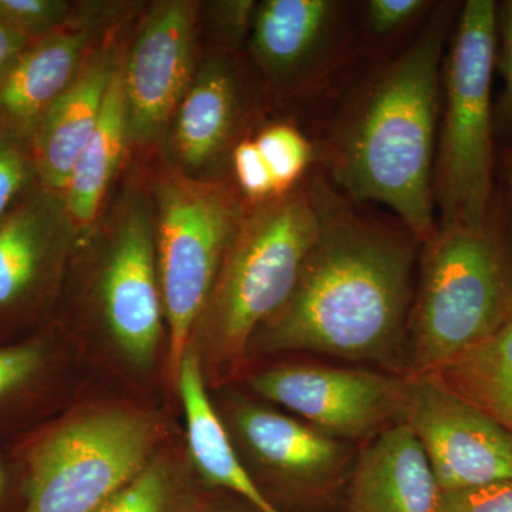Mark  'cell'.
Instances as JSON below:
<instances>
[{
  "label": "cell",
  "instance_id": "6da1fadb",
  "mask_svg": "<svg viewBox=\"0 0 512 512\" xmlns=\"http://www.w3.org/2000/svg\"><path fill=\"white\" fill-rule=\"evenodd\" d=\"M308 187L318 235L291 296L259 328L251 349L375 363L406 375L419 239L403 225L356 211L325 171Z\"/></svg>",
  "mask_w": 512,
  "mask_h": 512
},
{
  "label": "cell",
  "instance_id": "7a4b0ae2",
  "mask_svg": "<svg viewBox=\"0 0 512 512\" xmlns=\"http://www.w3.org/2000/svg\"><path fill=\"white\" fill-rule=\"evenodd\" d=\"M451 16V6H440L416 42L370 84L328 165L329 180L346 198L387 205L420 244L437 228L433 161Z\"/></svg>",
  "mask_w": 512,
  "mask_h": 512
},
{
  "label": "cell",
  "instance_id": "3957f363",
  "mask_svg": "<svg viewBox=\"0 0 512 512\" xmlns=\"http://www.w3.org/2000/svg\"><path fill=\"white\" fill-rule=\"evenodd\" d=\"M406 375H429L480 345L512 311V238L497 205L483 227H437L421 244Z\"/></svg>",
  "mask_w": 512,
  "mask_h": 512
},
{
  "label": "cell",
  "instance_id": "277c9868",
  "mask_svg": "<svg viewBox=\"0 0 512 512\" xmlns=\"http://www.w3.org/2000/svg\"><path fill=\"white\" fill-rule=\"evenodd\" d=\"M316 235L308 185L245 214L200 319L212 367L241 366L256 332L291 296Z\"/></svg>",
  "mask_w": 512,
  "mask_h": 512
},
{
  "label": "cell",
  "instance_id": "5b68a950",
  "mask_svg": "<svg viewBox=\"0 0 512 512\" xmlns=\"http://www.w3.org/2000/svg\"><path fill=\"white\" fill-rule=\"evenodd\" d=\"M497 2L468 0L443 64L444 114L434 170L437 227H483L495 210L491 84Z\"/></svg>",
  "mask_w": 512,
  "mask_h": 512
},
{
  "label": "cell",
  "instance_id": "8992f818",
  "mask_svg": "<svg viewBox=\"0 0 512 512\" xmlns=\"http://www.w3.org/2000/svg\"><path fill=\"white\" fill-rule=\"evenodd\" d=\"M157 202L158 278L170 330L168 362L177 377L192 328L200 322L245 212L224 184L184 175L165 178Z\"/></svg>",
  "mask_w": 512,
  "mask_h": 512
},
{
  "label": "cell",
  "instance_id": "52a82bcc",
  "mask_svg": "<svg viewBox=\"0 0 512 512\" xmlns=\"http://www.w3.org/2000/svg\"><path fill=\"white\" fill-rule=\"evenodd\" d=\"M147 414L107 410L70 421L30 457L20 512H97L148 466L158 441Z\"/></svg>",
  "mask_w": 512,
  "mask_h": 512
},
{
  "label": "cell",
  "instance_id": "ba28073f",
  "mask_svg": "<svg viewBox=\"0 0 512 512\" xmlns=\"http://www.w3.org/2000/svg\"><path fill=\"white\" fill-rule=\"evenodd\" d=\"M409 386L402 373L312 363L271 367L251 379L262 399L350 444L403 421Z\"/></svg>",
  "mask_w": 512,
  "mask_h": 512
},
{
  "label": "cell",
  "instance_id": "9c48e42d",
  "mask_svg": "<svg viewBox=\"0 0 512 512\" xmlns=\"http://www.w3.org/2000/svg\"><path fill=\"white\" fill-rule=\"evenodd\" d=\"M403 421L441 493L512 480V437L431 375L409 376Z\"/></svg>",
  "mask_w": 512,
  "mask_h": 512
},
{
  "label": "cell",
  "instance_id": "30bf717a",
  "mask_svg": "<svg viewBox=\"0 0 512 512\" xmlns=\"http://www.w3.org/2000/svg\"><path fill=\"white\" fill-rule=\"evenodd\" d=\"M194 8L170 0L151 9L131 49L123 76L128 138L147 141L163 131L190 89Z\"/></svg>",
  "mask_w": 512,
  "mask_h": 512
},
{
  "label": "cell",
  "instance_id": "8fae6325",
  "mask_svg": "<svg viewBox=\"0 0 512 512\" xmlns=\"http://www.w3.org/2000/svg\"><path fill=\"white\" fill-rule=\"evenodd\" d=\"M150 212L128 208L101 276L104 318L121 353L140 369L153 363L163 333V295Z\"/></svg>",
  "mask_w": 512,
  "mask_h": 512
},
{
  "label": "cell",
  "instance_id": "7c38bea8",
  "mask_svg": "<svg viewBox=\"0 0 512 512\" xmlns=\"http://www.w3.org/2000/svg\"><path fill=\"white\" fill-rule=\"evenodd\" d=\"M232 421L258 466L302 500L323 503L346 487L357 454L348 441L259 404H238Z\"/></svg>",
  "mask_w": 512,
  "mask_h": 512
},
{
  "label": "cell",
  "instance_id": "4fadbf2b",
  "mask_svg": "<svg viewBox=\"0 0 512 512\" xmlns=\"http://www.w3.org/2000/svg\"><path fill=\"white\" fill-rule=\"evenodd\" d=\"M345 512H437L441 490L404 421L367 440L346 483Z\"/></svg>",
  "mask_w": 512,
  "mask_h": 512
},
{
  "label": "cell",
  "instance_id": "5bb4252c",
  "mask_svg": "<svg viewBox=\"0 0 512 512\" xmlns=\"http://www.w3.org/2000/svg\"><path fill=\"white\" fill-rule=\"evenodd\" d=\"M116 67L101 57L46 110L30 137L36 177L46 192L63 194L77 157L99 123Z\"/></svg>",
  "mask_w": 512,
  "mask_h": 512
},
{
  "label": "cell",
  "instance_id": "9a60e30c",
  "mask_svg": "<svg viewBox=\"0 0 512 512\" xmlns=\"http://www.w3.org/2000/svg\"><path fill=\"white\" fill-rule=\"evenodd\" d=\"M84 32H55L30 43L0 83V133L30 141L37 121L76 79Z\"/></svg>",
  "mask_w": 512,
  "mask_h": 512
},
{
  "label": "cell",
  "instance_id": "2e32d148",
  "mask_svg": "<svg viewBox=\"0 0 512 512\" xmlns=\"http://www.w3.org/2000/svg\"><path fill=\"white\" fill-rule=\"evenodd\" d=\"M183 400L188 448L195 467L212 485L244 498L256 512H285L268 497L239 460L207 389L201 359L188 348L175 377Z\"/></svg>",
  "mask_w": 512,
  "mask_h": 512
},
{
  "label": "cell",
  "instance_id": "e0dca14e",
  "mask_svg": "<svg viewBox=\"0 0 512 512\" xmlns=\"http://www.w3.org/2000/svg\"><path fill=\"white\" fill-rule=\"evenodd\" d=\"M339 9L332 0H266L252 29L259 64L278 80L299 76L328 46Z\"/></svg>",
  "mask_w": 512,
  "mask_h": 512
},
{
  "label": "cell",
  "instance_id": "ac0fdd59",
  "mask_svg": "<svg viewBox=\"0 0 512 512\" xmlns=\"http://www.w3.org/2000/svg\"><path fill=\"white\" fill-rule=\"evenodd\" d=\"M56 200L46 191L29 195L0 218V309L35 288L55 254L62 224Z\"/></svg>",
  "mask_w": 512,
  "mask_h": 512
},
{
  "label": "cell",
  "instance_id": "d6986e66",
  "mask_svg": "<svg viewBox=\"0 0 512 512\" xmlns=\"http://www.w3.org/2000/svg\"><path fill=\"white\" fill-rule=\"evenodd\" d=\"M128 137L123 76L116 70L104 97L99 123L83 147L63 192L64 211L80 225L92 224L117 167Z\"/></svg>",
  "mask_w": 512,
  "mask_h": 512
},
{
  "label": "cell",
  "instance_id": "ffe728a7",
  "mask_svg": "<svg viewBox=\"0 0 512 512\" xmlns=\"http://www.w3.org/2000/svg\"><path fill=\"white\" fill-rule=\"evenodd\" d=\"M237 109L232 73L221 62L208 63L177 109L174 141L181 160L190 167L210 161L231 134Z\"/></svg>",
  "mask_w": 512,
  "mask_h": 512
},
{
  "label": "cell",
  "instance_id": "44dd1931",
  "mask_svg": "<svg viewBox=\"0 0 512 512\" xmlns=\"http://www.w3.org/2000/svg\"><path fill=\"white\" fill-rule=\"evenodd\" d=\"M429 375L512 437V311L494 335Z\"/></svg>",
  "mask_w": 512,
  "mask_h": 512
},
{
  "label": "cell",
  "instance_id": "7402d4cb",
  "mask_svg": "<svg viewBox=\"0 0 512 512\" xmlns=\"http://www.w3.org/2000/svg\"><path fill=\"white\" fill-rule=\"evenodd\" d=\"M183 491L164 464H148L97 512H187Z\"/></svg>",
  "mask_w": 512,
  "mask_h": 512
},
{
  "label": "cell",
  "instance_id": "603a6c76",
  "mask_svg": "<svg viewBox=\"0 0 512 512\" xmlns=\"http://www.w3.org/2000/svg\"><path fill=\"white\" fill-rule=\"evenodd\" d=\"M284 195L296 187L312 163L313 150L301 131L286 124L266 128L255 140Z\"/></svg>",
  "mask_w": 512,
  "mask_h": 512
},
{
  "label": "cell",
  "instance_id": "cb8c5ba5",
  "mask_svg": "<svg viewBox=\"0 0 512 512\" xmlns=\"http://www.w3.org/2000/svg\"><path fill=\"white\" fill-rule=\"evenodd\" d=\"M67 12L69 3L62 0H0V22L29 40L55 33Z\"/></svg>",
  "mask_w": 512,
  "mask_h": 512
},
{
  "label": "cell",
  "instance_id": "d4e9b609",
  "mask_svg": "<svg viewBox=\"0 0 512 512\" xmlns=\"http://www.w3.org/2000/svg\"><path fill=\"white\" fill-rule=\"evenodd\" d=\"M35 173L25 141L0 133V218L19 200Z\"/></svg>",
  "mask_w": 512,
  "mask_h": 512
},
{
  "label": "cell",
  "instance_id": "484cf974",
  "mask_svg": "<svg viewBox=\"0 0 512 512\" xmlns=\"http://www.w3.org/2000/svg\"><path fill=\"white\" fill-rule=\"evenodd\" d=\"M234 168L239 188L249 200L262 204L281 195L274 174L255 141H242L235 148Z\"/></svg>",
  "mask_w": 512,
  "mask_h": 512
},
{
  "label": "cell",
  "instance_id": "4316f807",
  "mask_svg": "<svg viewBox=\"0 0 512 512\" xmlns=\"http://www.w3.org/2000/svg\"><path fill=\"white\" fill-rule=\"evenodd\" d=\"M437 512H512V480L441 493Z\"/></svg>",
  "mask_w": 512,
  "mask_h": 512
},
{
  "label": "cell",
  "instance_id": "83f0119b",
  "mask_svg": "<svg viewBox=\"0 0 512 512\" xmlns=\"http://www.w3.org/2000/svg\"><path fill=\"white\" fill-rule=\"evenodd\" d=\"M495 66L498 67L504 82L498 114L505 131L512 140V0L497 3Z\"/></svg>",
  "mask_w": 512,
  "mask_h": 512
},
{
  "label": "cell",
  "instance_id": "f1b7e54d",
  "mask_svg": "<svg viewBox=\"0 0 512 512\" xmlns=\"http://www.w3.org/2000/svg\"><path fill=\"white\" fill-rule=\"evenodd\" d=\"M430 5L426 0H370L366 5L367 22L375 35H393L419 18Z\"/></svg>",
  "mask_w": 512,
  "mask_h": 512
},
{
  "label": "cell",
  "instance_id": "f546056e",
  "mask_svg": "<svg viewBox=\"0 0 512 512\" xmlns=\"http://www.w3.org/2000/svg\"><path fill=\"white\" fill-rule=\"evenodd\" d=\"M42 362V350L37 346L0 348V397L32 379Z\"/></svg>",
  "mask_w": 512,
  "mask_h": 512
},
{
  "label": "cell",
  "instance_id": "4dcf8cb0",
  "mask_svg": "<svg viewBox=\"0 0 512 512\" xmlns=\"http://www.w3.org/2000/svg\"><path fill=\"white\" fill-rule=\"evenodd\" d=\"M29 45L28 37L0 22V83Z\"/></svg>",
  "mask_w": 512,
  "mask_h": 512
},
{
  "label": "cell",
  "instance_id": "1f68e13d",
  "mask_svg": "<svg viewBox=\"0 0 512 512\" xmlns=\"http://www.w3.org/2000/svg\"><path fill=\"white\" fill-rule=\"evenodd\" d=\"M254 2H224L221 3V18L225 28L234 36H242L247 32L251 22Z\"/></svg>",
  "mask_w": 512,
  "mask_h": 512
},
{
  "label": "cell",
  "instance_id": "d6a6232c",
  "mask_svg": "<svg viewBox=\"0 0 512 512\" xmlns=\"http://www.w3.org/2000/svg\"><path fill=\"white\" fill-rule=\"evenodd\" d=\"M501 167H503V175L505 188H507L508 204H510V214L512 220V147L505 148L501 154Z\"/></svg>",
  "mask_w": 512,
  "mask_h": 512
},
{
  "label": "cell",
  "instance_id": "836d02e7",
  "mask_svg": "<svg viewBox=\"0 0 512 512\" xmlns=\"http://www.w3.org/2000/svg\"><path fill=\"white\" fill-rule=\"evenodd\" d=\"M6 493V476L5 471H3L2 466H0V503H2L3 498H5Z\"/></svg>",
  "mask_w": 512,
  "mask_h": 512
}]
</instances>
